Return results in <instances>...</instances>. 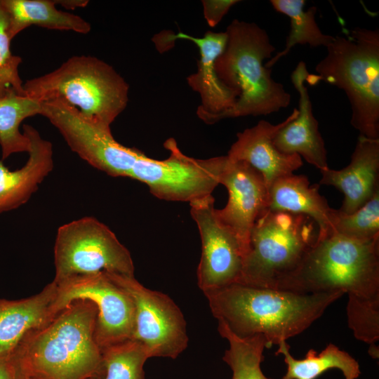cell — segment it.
I'll list each match as a JSON object with an SVG mask.
<instances>
[{"mask_svg": "<svg viewBox=\"0 0 379 379\" xmlns=\"http://www.w3.org/2000/svg\"><path fill=\"white\" fill-rule=\"evenodd\" d=\"M39 114L59 131L73 152L112 177L130 178L133 166L144 154L118 142L110 125L91 121L62 101L41 102Z\"/></svg>", "mask_w": 379, "mask_h": 379, "instance_id": "10", "label": "cell"}, {"mask_svg": "<svg viewBox=\"0 0 379 379\" xmlns=\"http://www.w3.org/2000/svg\"><path fill=\"white\" fill-rule=\"evenodd\" d=\"M218 322L219 333L229 343L222 359L232 369V379H270L260 368L263 352L265 348H270L265 338L261 335L241 338L223 323Z\"/></svg>", "mask_w": 379, "mask_h": 379, "instance_id": "26", "label": "cell"}, {"mask_svg": "<svg viewBox=\"0 0 379 379\" xmlns=\"http://www.w3.org/2000/svg\"><path fill=\"white\" fill-rule=\"evenodd\" d=\"M319 184L310 185L307 176L293 173L276 180L269 188V210L306 215L318 227L317 237L333 232L331 208L319 192Z\"/></svg>", "mask_w": 379, "mask_h": 379, "instance_id": "21", "label": "cell"}, {"mask_svg": "<svg viewBox=\"0 0 379 379\" xmlns=\"http://www.w3.org/2000/svg\"><path fill=\"white\" fill-rule=\"evenodd\" d=\"M170 152L164 160L143 154L133 166L130 178L146 184L156 197L189 203L212 194L220 184L227 156L197 159L184 154L173 138L164 144Z\"/></svg>", "mask_w": 379, "mask_h": 379, "instance_id": "9", "label": "cell"}, {"mask_svg": "<svg viewBox=\"0 0 379 379\" xmlns=\"http://www.w3.org/2000/svg\"><path fill=\"white\" fill-rule=\"evenodd\" d=\"M276 354L284 356L287 371L282 379H316L331 368L339 369L345 379H357L361 374L359 364L349 353L328 344L320 353L311 349L302 359H295L286 341L281 342Z\"/></svg>", "mask_w": 379, "mask_h": 379, "instance_id": "23", "label": "cell"}, {"mask_svg": "<svg viewBox=\"0 0 379 379\" xmlns=\"http://www.w3.org/2000/svg\"><path fill=\"white\" fill-rule=\"evenodd\" d=\"M97 315L92 301L74 300L28 332L6 359L31 379H91L104 370Z\"/></svg>", "mask_w": 379, "mask_h": 379, "instance_id": "2", "label": "cell"}, {"mask_svg": "<svg viewBox=\"0 0 379 379\" xmlns=\"http://www.w3.org/2000/svg\"><path fill=\"white\" fill-rule=\"evenodd\" d=\"M22 130L29 140L26 164L20 169L10 171L0 161V213L25 204L53 168L51 142L30 125H24Z\"/></svg>", "mask_w": 379, "mask_h": 379, "instance_id": "19", "label": "cell"}, {"mask_svg": "<svg viewBox=\"0 0 379 379\" xmlns=\"http://www.w3.org/2000/svg\"><path fill=\"white\" fill-rule=\"evenodd\" d=\"M309 74L304 61L299 62L293 71L291 80L299 94L298 114L277 133L273 143L281 152L298 154L321 171L329 167L325 142L305 86Z\"/></svg>", "mask_w": 379, "mask_h": 379, "instance_id": "17", "label": "cell"}, {"mask_svg": "<svg viewBox=\"0 0 379 379\" xmlns=\"http://www.w3.org/2000/svg\"><path fill=\"white\" fill-rule=\"evenodd\" d=\"M54 283L57 288L53 304L55 314L77 300H88L95 305L98 315L95 336L102 350L131 340L134 324L133 304L109 272L75 276Z\"/></svg>", "mask_w": 379, "mask_h": 379, "instance_id": "12", "label": "cell"}, {"mask_svg": "<svg viewBox=\"0 0 379 379\" xmlns=\"http://www.w3.org/2000/svg\"><path fill=\"white\" fill-rule=\"evenodd\" d=\"M25 96L39 102L60 100L84 117L108 125L126 109L129 86L109 64L75 55L58 69L23 84Z\"/></svg>", "mask_w": 379, "mask_h": 379, "instance_id": "6", "label": "cell"}, {"mask_svg": "<svg viewBox=\"0 0 379 379\" xmlns=\"http://www.w3.org/2000/svg\"><path fill=\"white\" fill-rule=\"evenodd\" d=\"M109 274L133 304L131 340L142 345L149 358L178 357L189 340L186 321L178 306L166 294L142 285L134 276Z\"/></svg>", "mask_w": 379, "mask_h": 379, "instance_id": "11", "label": "cell"}, {"mask_svg": "<svg viewBox=\"0 0 379 379\" xmlns=\"http://www.w3.org/2000/svg\"><path fill=\"white\" fill-rule=\"evenodd\" d=\"M298 114L297 108L283 121L273 124L260 121L253 127L237 134L227 157L231 161H245L261 173L268 190L278 178L293 173L302 165L298 154H286L279 151L273 143L277 133Z\"/></svg>", "mask_w": 379, "mask_h": 379, "instance_id": "16", "label": "cell"}, {"mask_svg": "<svg viewBox=\"0 0 379 379\" xmlns=\"http://www.w3.org/2000/svg\"><path fill=\"white\" fill-rule=\"evenodd\" d=\"M212 194L190 203L201 241L197 267L199 288H219L240 280L246 251L235 235L218 218Z\"/></svg>", "mask_w": 379, "mask_h": 379, "instance_id": "13", "label": "cell"}, {"mask_svg": "<svg viewBox=\"0 0 379 379\" xmlns=\"http://www.w3.org/2000/svg\"><path fill=\"white\" fill-rule=\"evenodd\" d=\"M0 379H13L10 367L6 358L0 359Z\"/></svg>", "mask_w": 379, "mask_h": 379, "instance_id": "33", "label": "cell"}, {"mask_svg": "<svg viewBox=\"0 0 379 379\" xmlns=\"http://www.w3.org/2000/svg\"><path fill=\"white\" fill-rule=\"evenodd\" d=\"M41 102L8 92L0 98V146L2 159L12 154L29 152V140L20 125L26 118L39 114Z\"/></svg>", "mask_w": 379, "mask_h": 379, "instance_id": "25", "label": "cell"}, {"mask_svg": "<svg viewBox=\"0 0 379 379\" xmlns=\"http://www.w3.org/2000/svg\"><path fill=\"white\" fill-rule=\"evenodd\" d=\"M204 293L218 321L241 338L261 335L270 347L305 331L345 294L301 293L239 283Z\"/></svg>", "mask_w": 379, "mask_h": 379, "instance_id": "1", "label": "cell"}, {"mask_svg": "<svg viewBox=\"0 0 379 379\" xmlns=\"http://www.w3.org/2000/svg\"><path fill=\"white\" fill-rule=\"evenodd\" d=\"M331 226L333 232L357 241L379 239V191L352 213L333 208Z\"/></svg>", "mask_w": 379, "mask_h": 379, "instance_id": "27", "label": "cell"}, {"mask_svg": "<svg viewBox=\"0 0 379 379\" xmlns=\"http://www.w3.org/2000/svg\"><path fill=\"white\" fill-rule=\"evenodd\" d=\"M204 16L211 27H215L238 0H203Z\"/></svg>", "mask_w": 379, "mask_h": 379, "instance_id": "31", "label": "cell"}, {"mask_svg": "<svg viewBox=\"0 0 379 379\" xmlns=\"http://www.w3.org/2000/svg\"><path fill=\"white\" fill-rule=\"evenodd\" d=\"M280 290L301 293L341 291L365 298L379 295V239L359 241L335 232L317 237Z\"/></svg>", "mask_w": 379, "mask_h": 379, "instance_id": "5", "label": "cell"}, {"mask_svg": "<svg viewBox=\"0 0 379 379\" xmlns=\"http://www.w3.org/2000/svg\"><path fill=\"white\" fill-rule=\"evenodd\" d=\"M11 41L8 15L0 3V98L10 91L25 96L23 82L18 72L22 59L12 54Z\"/></svg>", "mask_w": 379, "mask_h": 379, "instance_id": "30", "label": "cell"}, {"mask_svg": "<svg viewBox=\"0 0 379 379\" xmlns=\"http://www.w3.org/2000/svg\"><path fill=\"white\" fill-rule=\"evenodd\" d=\"M306 82L322 81L343 90L352 110L350 123L359 135L379 139V30L357 27L336 36Z\"/></svg>", "mask_w": 379, "mask_h": 379, "instance_id": "4", "label": "cell"}, {"mask_svg": "<svg viewBox=\"0 0 379 379\" xmlns=\"http://www.w3.org/2000/svg\"><path fill=\"white\" fill-rule=\"evenodd\" d=\"M103 379H145L143 366L149 354L137 341L128 340L102 350Z\"/></svg>", "mask_w": 379, "mask_h": 379, "instance_id": "28", "label": "cell"}, {"mask_svg": "<svg viewBox=\"0 0 379 379\" xmlns=\"http://www.w3.org/2000/svg\"><path fill=\"white\" fill-rule=\"evenodd\" d=\"M316 225L304 215L265 211L251 232L238 283L280 290L315 242Z\"/></svg>", "mask_w": 379, "mask_h": 379, "instance_id": "7", "label": "cell"}, {"mask_svg": "<svg viewBox=\"0 0 379 379\" xmlns=\"http://www.w3.org/2000/svg\"><path fill=\"white\" fill-rule=\"evenodd\" d=\"M347 317L354 337L375 346L379 340V295L371 298L348 295Z\"/></svg>", "mask_w": 379, "mask_h": 379, "instance_id": "29", "label": "cell"}, {"mask_svg": "<svg viewBox=\"0 0 379 379\" xmlns=\"http://www.w3.org/2000/svg\"><path fill=\"white\" fill-rule=\"evenodd\" d=\"M8 18V34L12 39L25 28L41 27L87 34L91 26L81 17L58 10L56 1L0 0Z\"/></svg>", "mask_w": 379, "mask_h": 379, "instance_id": "22", "label": "cell"}, {"mask_svg": "<svg viewBox=\"0 0 379 379\" xmlns=\"http://www.w3.org/2000/svg\"><path fill=\"white\" fill-rule=\"evenodd\" d=\"M227 42L215 62L219 79L239 93L234 107L218 116L226 118L266 116L287 107L291 95L272 77L264 61L275 51L267 32L255 22L234 19L226 29Z\"/></svg>", "mask_w": 379, "mask_h": 379, "instance_id": "3", "label": "cell"}, {"mask_svg": "<svg viewBox=\"0 0 379 379\" xmlns=\"http://www.w3.org/2000/svg\"><path fill=\"white\" fill-rule=\"evenodd\" d=\"M226 32H206L202 37H194L183 32L167 35L159 44L167 49L169 43L175 39H186L199 48L197 71L187 77L190 87L198 93L201 104L197 110L198 117L208 124H215V119L232 109L237 102L239 93L225 86L218 78L215 62L223 51L227 42Z\"/></svg>", "mask_w": 379, "mask_h": 379, "instance_id": "15", "label": "cell"}, {"mask_svg": "<svg viewBox=\"0 0 379 379\" xmlns=\"http://www.w3.org/2000/svg\"><path fill=\"white\" fill-rule=\"evenodd\" d=\"M57 3H59L60 4L62 5L65 8L69 9V8H75L77 7H84L86 5H87L88 1H83V0H63V1H56Z\"/></svg>", "mask_w": 379, "mask_h": 379, "instance_id": "32", "label": "cell"}, {"mask_svg": "<svg viewBox=\"0 0 379 379\" xmlns=\"http://www.w3.org/2000/svg\"><path fill=\"white\" fill-rule=\"evenodd\" d=\"M8 362V361H7ZM8 366L10 367L11 375L13 379H31L20 372L18 370L15 369V368L12 367L9 364Z\"/></svg>", "mask_w": 379, "mask_h": 379, "instance_id": "34", "label": "cell"}, {"mask_svg": "<svg viewBox=\"0 0 379 379\" xmlns=\"http://www.w3.org/2000/svg\"><path fill=\"white\" fill-rule=\"evenodd\" d=\"M56 291V285L52 281L29 298L0 299V359L8 357L28 332L54 317L53 304Z\"/></svg>", "mask_w": 379, "mask_h": 379, "instance_id": "20", "label": "cell"}, {"mask_svg": "<svg viewBox=\"0 0 379 379\" xmlns=\"http://www.w3.org/2000/svg\"><path fill=\"white\" fill-rule=\"evenodd\" d=\"M320 172L319 185L333 186L344 194L339 210L356 211L379 191V139L359 135L346 167Z\"/></svg>", "mask_w": 379, "mask_h": 379, "instance_id": "18", "label": "cell"}, {"mask_svg": "<svg viewBox=\"0 0 379 379\" xmlns=\"http://www.w3.org/2000/svg\"><path fill=\"white\" fill-rule=\"evenodd\" d=\"M274 9L290 18L291 29L282 51L272 56L265 64L272 68L295 45H309L312 48L327 47L334 36L324 34L316 21V6L305 10V0H271Z\"/></svg>", "mask_w": 379, "mask_h": 379, "instance_id": "24", "label": "cell"}, {"mask_svg": "<svg viewBox=\"0 0 379 379\" xmlns=\"http://www.w3.org/2000/svg\"><path fill=\"white\" fill-rule=\"evenodd\" d=\"M220 184L227 188L228 201L223 208L216 209L217 215L235 234L248 253L253 225L269 208L268 187L255 168L245 161H231L227 157Z\"/></svg>", "mask_w": 379, "mask_h": 379, "instance_id": "14", "label": "cell"}, {"mask_svg": "<svg viewBox=\"0 0 379 379\" xmlns=\"http://www.w3.org/2000/svg\"><path fill=\"white\" fill-rule=\"evenodd\" d=\"M54 282L107 272L133 277L128 250L104 223L84 217L58 229L54 246Z\"/></svg>", "mask_w": 379, "mask_h": 379, "instance_id": "8", "label": "cell"}]
</instances>
